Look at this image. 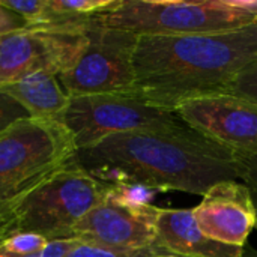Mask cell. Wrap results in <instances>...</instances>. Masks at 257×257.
I'll use <instances>...</instances> for the list:
<instances>
[{
  "label": "cell",
  "mask_w": 257,
  "mask_h": 257,
  "mask_svg": "<svg viewBox=\"0 0 257 257\" xmlns=\"http://www.w3.org/2000/svg\"><path fill=\"white\" fill-rule=\"evenodd\" d=\"M154 248L184 257H242L244 247L209 238L197 224L193 209L160 208Z\"/></svg>",
  "instance_id": "obj_12"
},
{
  "label": "cell",
  "mask_w": 257,
  "mask_h": 257,
  "mask_svg": "<svg viewBox=\"0 0 257 257\" xmlns=\"http://www.w3.org/2000/svg\"><path fill=\"white\" fill-rule=\"evenodd\" d=\"M226 93L239 96L257 105V59L233 80Z\"/></svg>",
  "instance_id": "obj_16"
},
{
  "label": "cell",
  "mask_w": 257,
  "mask_h": 257,
  "mask_svg": "<svg viewBox=\"0 0 257 257\" xmlns=\"http://www.w3.org/2000/svg\"><path fill=\"white\" fill-rule=\"evenodd\" d=\"M256 229H257V221H256Z\"/></svg>",
  "instance_id": "obj_23"
},
{
  "label": "cell",
  "mask_w": 257,
  "mask_h": 257,
  "mask_svg": "<svg viewBox=\"0 0 257 257\" xmlns=\"http://www.w3.org/2000/svg\"><path fill=\"white\" fill-rule=\"evenodd\" d=\"M160 208L130 205L104 197L74 227L71 238L113 250L142 251L154 248Z\"/></svg>",
  "instance_id": "obj_10"
},
{
  "label": "cell",
  "mask_w": 257,
  "mask_h": 257,
  "mask_svg": "<svg viewBox=\"0 0 257 257\" xmlns=\"http://www.w3.org/2000/svg\"><path fill=\"white\" fill-rule=\"evenodd\" d=\"M30 117V114L11 96L0 92V134L20 119Z\"/></svg>",
  "instance_id": "obj_17"
},
{
  "label": "cell",
  "mask_w": 257,
  "mask_h": 257,
  "mask_svg": "<svg viewBox=\"0 0 257 257\" xmlns=\"http://www.w3.org/2000/svg\"><path fill=\"white\" fill-rule=\"evenodd\" d=\"M92 20L137 36L218 33L257 23L256 15L235 8L230 0H114L107 11Z\"/></svg>",
  "instance_id": "obj_5"
},
{
  "label": "cell",
  "mask_w": 257,
  "mask_h": 257,
  "mask_svg": "<svg viewBox=\"0 0 257 257\" xmlns=\"http://www.w3.org/2000/svg\"><path fill=\"white\" fill-rule=\"evenodd\" d=\"M78 239L75 238H68V239H56L50 241V244L41 250L39 253L35 254H14V253H6L0 250V257H63L69 250L75 247Z\"/></svg>",
  "instance_id": "obj_18"
},
{
  "label": "cell",
  "mask_w": 257,
  "mask_h": 257,
  "mask_svg": "<svg viewBox=\"0 0 257 257\" xmlns=\"http://www.w3.org/2000/svg\"><path fill=\"white\" fill-rule=\"evenodd\" d=\"M148 257H184V256H178V254H172V253H163V251H157L154 254Z\"/></svg>",
  "instance_id": "obj_22"
},
{
  "label": "cell",
  "mask_w": 257,
  "mask_h": 257,
  "mask_svg": "<svg viewBox=\"0 0 257 257\" xmlns=\"http://www.w3.org/2000/svg\"><path fill=\"white\" fill-rule=\"evenodd\" d=\"M77 164L104 185H137L152 191L203 196L224 181H238L242 164L224 148L187 128L181 133L110 136L78 149Z\"/></svg>",
  "instance_id": "obj_1"
},
{
  "label": "cell",
  "mask_w": 257,
  "mask_h": 257,
  "mask_svg": "<svg viewBox=\"0 0 257 257\" xmlns=\"http://www.w3.org/2000/svg\"><path fill=\"white\" fill-rule=\"evenodd\" d=\"M175 114L194 133L229 151L238 161L257 154V105L229 93L182 102Z\"/></svg>",
  "instance_id": "obj_8"
},
{
  "label": "cell",
  "mask_w": 257,
  "mask_h": 257,
  "mask_svg": "<svg viewBox=\"0 0 257 257\" xmlns=\"http://www.w3.org/2000/svg\"><path fill=\"white\" fill-rule=\"evenodd\" d=\"M86 32L23 29L0 36V86L42 71L66 72L86 47Z\"/></svg>",
  "instance_id": "obj_9"
},
{
  "label": "cell",
  "mask_w": 257,
  "mask_h": 257,
  "mask_svg": "<svg viewBox=\"0 0 257 257\" xmlns=\"http://www.w3.org/2000/svg\"><path fill=\"white\" fill-rule=\"evenodd\" d=\"M62 123L71 133L77 151L90 148L116 134H169L188 128L175 113L151 105L137 93H105L71 98Z\"/></svg>",
  "instance_id": "obj_6"
},
{
  "label": "cell",
  "mask_w": 257,
  "mask_h": 257,
  "mask_svg": "<svg viewBox=\"0 0 257 257\" xmlns=\"http://www.w3.org/2000/svg\"><path fill=\"white\" fill-rule=\"evenodd\" d=\"M193 215L209 238L229 245L245 247L251 230L256 229L254 202L247 185L238 181L211 187L193 208Z\"/></svg>",
  "instance_id": "obj_11"
},
{
  "label": "cell",
  "mask_w": 257,
  "mask_h": 257,
  "mask_svg": "<svg viewBox=\"0 0 257 257\" xmlns=\"http://www.w3.org/2000/svg\"><path fill=\"white\" fill-rule=\"evenodd\" d=\"M77 148L62 122L20 119L0 134V217L59 169Z\"/></svg>",
  "instance_id": "obj_4"
},
{
  "label": "cell",
  "mask_w": 257,
  "mask_h": 257,
  "mask_svg": "<svg viewBox=\"0 0 257 257\" xmlns=\"http://www.w3.org/2000/svg\"><path fill=\"white\" fill-rule=\"evenodd\" d=\"M87 42L60 83L71 98L105 93H136L134 54L139 36L93 20L86 32Z\"/></svg>",
  "instance_id": "obj_7"
},
{
  "label": "cell",
  "mask_w": 257,
  "mask_h": 257,
  "mask_svg": "<svg viewBox=\"0 0 257 257\" xmlns=\"http://www.w3.org/2000/svg\"><path fill=\"white\" fill-rule=\"evenodd\" d=\"M0 92L17 101L30 117L42 120L62 122L71 101L59 75L47 71L0 86Z\"/></svg>",
  "instance_id": "obj_13"
},
{
  "label": "cell",
  "mask_w": 257,
  "mask_h": 257,
  "mask_svg": "<svg viewBox=\"0 0 257 257\" xmlns=\"http://www.w3.org/2000/svg\"><path fill=\"white\" fill-rule=\"evenodd\" d=\"M50 241L36 233H14L0 241V250L14 254H35L44 250Z\"/></svg>",
  "instance_id": "obj_14"
},
{
  "label": "cell",
  "mask_w": 257,
  "mask_h": 257,
  "mask_svg": "<svg viewBox=\"0 0 257 257\" xmlns=\"http://www.w3.org/2000/svg\"><path fill=\"white\" fill-rule=\"evenodd\" d=\"M158 250H142V251H123V250H113L105 248L101 245H95L90 242H83L78 239L75 247L69 250L63 257H148Z\"/></svg>",
  "instance_id": "obj_15"
},
{
  "label": "cell",
  "mask_w": 257,
  "mask_h": 257,
  "mask_svg": "<svg viewBox=\"0 0 257 257\" xmlns=\"http://www.w3.org/2000/svg\"><path fill=\"white\" fill-rule=\"evenodd\" d=\"M257 59V23L218 33L139 36L134 54L136 93L175 113L185 101L226 93Z\"/></svg>",
  "instance_id": "obj_2"
},
{
  "label": "cell",
  "mask_w": 257,
  "mask_h": 257,
  "mask_svg": "<svg viewBox=\"0 0 257 257\" xmlns=\"http://www.w3.org/2000/svg\"><path fill=\"white\" fill-rule=\"evenodd\" d=\"M23 29H27L26 21L21 17H18L15 12L5 8L0 2V36L12 33V32H18Z\"/></svg>",
  "instance_id": "obj_19"
},
{
  "label": "cell",
  "mask_w": 257,
  "mask_h": 257,
  "mask_svg": "<svg viewBox=\"0 0 257 257\" xmlns=\"http://www.w3.org/2000/svg\"><path fill=\"white\" fill-rule=\"evenodd\" d=\"M241 164H242L241 181H244V184L250 190V194H251V199L254 202L257 212V154L254 157L245 160V161H241Z\"/></svg>",
  "instance_id": "obj_20"
},
{
  "label": "cell",
  "mask_w": 257,
  "mask_h": 257,
  "mask_svg": "<svg viewBox=\"0 0 257 257\" xmlns=\"http://www.w3.org/2000/svg\"><path fill=\"white\" fill-rule=\"evenodd\" d=\"M242 257H257V250L256 248H253L251 245L245 244V247H244V254H242Z\"/></svg>",
  "instance_id": "obj_21"
},
{
  "label": "cell",
  "mask_w": 257,
  "mask_h": 257,
  "mask_svg": "<svg viewBox=\"0 0 257 257\" xmlns=\"http://www.w3.org/2000/svg\"><path fill=\"white\" fill-rule=\"evenodd\" d=\"M105 190L107 185L74 160L0 217V241L14 233H36L48 241L68 239L77 223L104 200Z\"/></svg>",
  "instance_id": "obj_3"
}]
</instances>
